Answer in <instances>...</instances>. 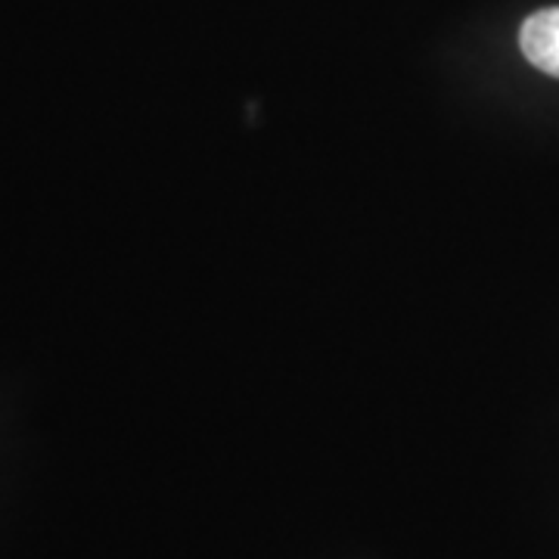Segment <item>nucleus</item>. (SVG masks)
Wrapping results in <instances>:
<instances>
[{"instance_id":"nucleus-1","label":"nucleus","mask_w":559,"mask_h":559,"mask_svg":"<svg viewBox=\"0 0 559 559\" xmlns=\"http://www.w3.org/2000/svg\"><path fill=\"white\" fill-rule=\"evenodd\" d=\"M520 47L535 69L559 79V7H547L522 22Z\"/></svg>"}]
</instances>
